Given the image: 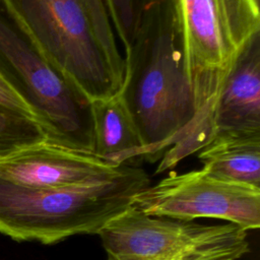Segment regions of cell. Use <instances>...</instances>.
<instances>
[{
	"instance_id": "obj_5",
	"label": "cell",
	"mask_w": 260,
	"mask_h": 260,
	"mask_svg": "<svg viewBox=\"0 0 260 260\" xmlns=\"http://www.w3.org/2000/svg\"><path fill=\"white\" fill-rule=\"evenodd\" d=\"M107 260H238L250 250L247 231L144 214L134 205L98 234Z\"/></svg>"
},
{
	"instance_id": "obj_10",
	"label": "cell",
	"mask_w": 260,
	"mask_h": 260,
	"mask_svg": "<svg viewBox=\"0 0 260 260\" xmlns=\"http://www.w3.org/2000/svg\"><path fill=\"white\" fill-rule=\"evenodd\" d=\"M93 153L113 167L137 166L144 146L119 93L91 101Z\"/></svg>"
},
{
	"instance_id": "obj_12",
	"label": "cell",
	"mask_w": 260,
	"mask_h": 260,
	"mask_svg": "<svg viewBox=\"0 0 260 260\" xmlns=\"http://www.w3.org/2000/svg\"><path fill=\"white\" fill-rule=\"evenodd\" d=\"M46 139L38 120L0 104V160Z\"/></svg>"
},
{
	"instance_id": "obj_2",
	"label": "cell",
	"mask_w": 260,
	"mask_h": 260,
	"mask_svg": "<svg viewBox=\"0 0 260 260\" xmlns=\"http://www.w3.org/2000/svg\"><path fill=\"white\" fill-rule=\"evenodd\" d=\"M174 3L194 116L181 142L160 158L156 174L172 170L210 142L219 92L247 43L260 32V9L252 0Z\"/></svg>"
},
{
	"instance_id": "obj_14",
	"label": "cell",
	"mask_w": 260,
	"mask_h": 260,
	"mask_svg": "<svg viewBox=\"0 0 260 260\" xmlns=\"http://www.w3.org/2000/svg\"><path fill=\"white\" fill-rule=\"evenodd\" d=\"M0 104L9 107L18 112L24 113L36 120L37 117L30 107L26 102L18 94V92L12 87V85L7 81L4 75L0 72Z\"/></svg>"
},
{
	"instance_id": "obj_9",
	"label": "cell",
	"mask_w": 260,
	"mask_h": 260,
	"mask_svg": "<svg viewBox=\"0 0 260 260\" xmlns=\"http://www.w3.org/2000/svg\"><path fill=\"white\" fill-rule=\"evenodd\" d=\"M251 135H260V32L247 43L229 74L211 124V140Z\"/></svg>"
},
{
	"instance_id": "obj_4",
	"label": "cell",
	"mask_w": 260,
	"mask_h": 260,
	"mask_svg": "<svg viewBox=\"0 0 260 260\" xmlns=\"http://www.w3.org/2000/svg\"><path fill=\"white\" fill-rule=\"evenodd\" d=\"M0 72L30 107L48 140L92 152L91 101L50 62L8 0H0Z\"/></svg>"
},
{
	"instance_id": "obj_6",
	"label": "cell",
	"mask_w": 260,
	"mask_h": 260,
	"mask_svg": "<svg viewBox=\"0 0 260 260\" xmlns=\"http://www.w3.org/2000/svg\"><path fill=\"white\" fill-rule=\"evenodd\" d=\"M50 62L90 100L115 95L121 82L99 41L84 0H8Z\"/></svg>"
},
{
	"instance_id": "obj_7",
	"label": "cell",
	"mask_w": 260,
	"mask_h": 260,
	"mask_svg": "<svg viewBox=\"0 0 260 260\" xmlns=\"http://www.w3.org/2000/svg\"><path fill=\"white\" fill-rule=\"evenodd\" d=\"M132 205L149 216L187 221L209 217L245 231L260 228V188L223 181L202 169L170 174L137 193Z\"/></svg>"
},
{
	"instance_id": "obj_3",
	"label": "cell",
	"mask_w": 260,
	"mask_h": 260,
	"mask_svg": "<svg viewBox=\"0 0 260 260\" xmlns=\"http://www.w3.org/2000/svg\"><path fill=\"white\" fill-rule=\"evenodd\" d=\"M149 183L138 166H124L101 181L56 188L28 187L0 178V233L18 242L44 245L98 235Z\"/></svg>"
},
{
	"instance_id": "obj_11",
	"label": "cell",
	"mask_w": 260,
	"mask_h": 260,
	"mask_svg": "<svg viewBox=\"0 0 260 260\" xmlns=\"http://www.w3.org/2000/svg\"><path fill=\"white\" fill-rule=\"evenodd\" d=\"M198 158L214 178L260 188V135L215 137Z\"/></svg>"
},
{
	"instance_id": "obj_1",
	"label": "cell",
	"mask_w": 260,
	"mask_h": 260,
	"mask_svg": "<svg viewBox=\"0 0 260 260\" xmlns=\"http://www.w3.org/2000/svg\"><path fill=\"white\" fill-rule=\"evenodd\" d=\"M119 95L155 162L185 136L194 104L184 68L174 0H147L134 39L125 51Z\"/></svg>"
},
{
	"instance_id": "obj_13",
	"label": "cell",
	"mask_w": 260,
	"mask_h": 260,
	"mask_svg": "<svg viewBox=\"0 0 260 260\" xmlns=\"http://www.w3.org/2000/svg\"><path fill=\"white\" fill-rule=\"evenodd\" d=\"M115 36L124 50L130 47L147 0H103Z\"/></svg>"
},
{
	"instance_id": "obj_8",
	"label": "cell",
	"mask_w": 260,
	"mask_h": 260,
	"mask_svg": "<svg viewBox=\"0 0 260 260\" xmlns=\"http://www.w3.org/2000/svg\"><path fill=\"white\" fill-rule=\"evenodd\" d=\"M123 167H113L93 152L46 139L0 160V178L28 187L56 188L101 181Z\"/></svg>"
}]
</instances>
